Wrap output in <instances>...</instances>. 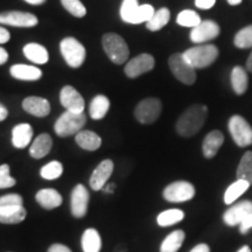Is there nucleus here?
Masks as SVG:
<instances>
[{
    "mask_svg": "<svg viewBox=\"0 0 252 252\" xmlns=\"http://www.w3.org/2000/svg\"><path fill=\"white\" fill-rule=\"evenodd\" d=\"M182 55L193 68L203 69L210 67L216 61L220 55V50L215 45L202 43L187 49Z\"/></svg>",
    "mask_w": 252,
    "mask_h": 252,
    "instance_id": "2",
    "label": "nucleus"
},
{
    "mask_svg": "<svg viewBox=\"0 0 252 252\" xmlns=\"http://www.w3.org/2000/svg\"><path fill=\"white\" fill-rule=\"evenodd\" d=\"M216 4V0H195V6L201 9H210Z\"/></svg>",
    "mask_w": 252,
    "mask_h": 252,
    "instance_id": "43",
    "label": "nucleus"
},
{
    "mask_svg": "<svg viewBox=\"0 0 252 252\" xmlns=\"http://www.w3.org/2000/svg\"><path fill=\"white\" fill-rule=\"evenodd\" d=\"M27 216V210L24 206H11L0 208V223L2 224H18Z\"/></svg>",
    "mask_w": 252,
    "mask_h": 252,
    "instance_id": "21",
    "label": "nucleus"
},
{
    "mask_svg": "<svg viewBox=\"0 0 252 252\" xmlns=\"http://www.w3.org/2000/svg\"><path fill=\"white\" fill-rule=\"evenodd\" d=\"M186 238L185 231L182 230H175L169 234L163 239L161 247H160V252H178L179 249L182 247Z\"/></svg>",
    "mask_w": 252,
    "mask_h": 252,
    "instance_id": "29",
    "label": "nucleus"
},
{
    "mask_svg": "<svg viewBox=\"0 0 252 252\" xmlns=\"http://www.w3.org/2000/svg\"><path fill=\"white\" fill-rule=\"evenodd\" d=\"M75 141L81 149L90 151V152L97 151L102 146V138L90 130H82L78 132L75 137Z\"/></svg>",
    "mask_w": 252,
    "mask_h": 252,
    "instance_id": "23",
    "label": "nucleus"
},
{
    "mask_svg": "<svg viewBox=\"0 0 252 252\" xmlns=\"http://www.w3.org/2000/svg\"><path fill=\"white\" fill-rule=\"evenodd\" d=\"M252 213L251 201H242L229 208L223 215V220L226 225L235 226L239 225L247 217Z\"/></svg>",
    "mask_w": 252,
    "mask_h": 252,
    "instance_id": "15",
    "label": "nucleus"
},
{
    "mask_svg": "<svg viewBox=\"0 0 252 252\" xmlns=\"http://www.w3.org/2000/svg\"><path fill=\"white\" fill-rule=\"evenodd\" d=\"M60 50H61L63 59L69 67L80 68L86 61L87 50L80 41L75 37H64L60 43Z\"/></svg>",
    "mask_w": 252,
    "mask_h": 252,
    "instance_id": "5",
    "label": "nucleus"
},
{
    "mask_svg": "<svg viewBox=\"0 0 252 252\" xmlns=\"http://www.w3.org/2000/svg\"><path fill=\"white\" fill-rule=\"evenodd\" d=\"M245 68H247V71L252 72V50H251V54L249 55V58L247 60V64H245Z\"/></svg>",
    "mask_w": 252,
    "mask_h": 252,
    "instance_id": "50",
    "label": "nucleus"
},
{
    "mask_svg": "<svg viewBox=\"0 0 252 252\" xmlns=\"http://www.w3.org/2000/svg\"><path fill=\"white\" fill-rule=\"evenodd\" d=\"M63 174V165L60 161H50L40 169L41 178L45 180H56Z\"/></svg>",
    "mask_w": 252,
    "mask_h": 252,
    "instance_id": "35",
    "label": "nucleus"
},
{
    "mask_svg": "<svg viewBox=\"0 0 252 252\" xmlns=\"http://www.w3.org/2000/svg\"><path fill=\"white\" fill-rule=\"evenodd\" d=\"M53 147V139L48 133H42L37 135L31 145L30 154L34 159H42L48 156Z\"/></svg>",
    "mask_w": 252,
    "mask_h": 252,
    "instance_id": "22",
    "label": "nucleus"
},
{
    "mask_svg": "<svg viewBox=\"0 0 252 252\" xmlns=\"http://www.w3.org/2000/svg\"><path fill=\"white\" fill-rule=\"evenodd\" d=\"M7 60H8V53L6 52L4 48L0 47V65L7 62Z\"/></svg>",
    "mask_w": 252,
    "mask_h": 252,
    "instance_id": "47",
    "label": "nucleus"
},
{
    "mask_svg": "<svg viewBox=\"0 0 252 252\" xmlns=\"http://www.w3.org/2000/svg\"><path fill=\"white\" fill-rule=\"evenodd\" d=\"M195 196V187L190 182L176 181L163 189V198L172 203H181Z\"/></svg>",
    "mask_w": 252,
    "mask_h": 252,
    "instance_id": "9",
    "label": "nucleus"
},
{
    "mask_svg": "<svg viewBox=\"0 0 252 252\" xmlns=\"http://www.w3.org/2000/svg\"><path fill=\"white\" fill-rule=\"evenodd\" d=\"M237 180H244L252 185V152L248 151L242 157L237 168Z\"/></svg>",
    "mask_w": 252,
    "mask_h": 252,
    "instance_id": "32",
    "label": "nucleus"
},
{
    "mask_svg": "<svg viewBox=\"0 0 252 252\" xmlns=\"http://www.w3.org/2000/svg\"><path fill=\"white\" fill-rule=\"evenodd\" d=\"M162 111V104L160 99L153 98H145L139 102L134 109V117L140 124L149 125L153 124L158 121Z\"/></svg>",
    "mask_w": 252,
    "mask_h": 252,
    "instance_id": "7",
    "label": "nucleus"
},
{
    "mask_svg": "<svg viewBox=\"0 0 252 252\" xmlns=\"http://www.w3.org/2000/svg\"><path fill=\"white\" fill-rule=\"evenodd\" d=\"M9 39H11L9 32L4 27H0V45H4V43L8 42Z\"/></svg>",
    "mask_w": 252,
    "mask_h": 252,
    "instance_id": "45",
    "label": "nucleus"
},
{
    "mask_svg": "<svg viewBox=\"0 0 252 252\" xmlns=\"http://www.w3.org/2000/svg\"><path fill=\"white\" fill-rule=\"evenodd\" d=\"M169 19H171V12L168 8L162 7L158 9L157 12H154L153 17L146 23L147 30L151 32L160 31L168 24Z\"/></svg>",
    "mask_w": 252,
    "mask_h": 252,
    "instance_id": "30",
    "label": "nucleus"
},
{
    "mask_svg": "<svg viewBox=\"0 0 252 252\" xmlns=\"http://www.w3.org/2000/svg\"><path fill=\"white\" fill-rule=\"evenodd\" d=\"M230 80H231V87L236 94H239V96H241V94H244L247 93L249 87V77L247 69L239 67V65H236V67L232 69Z\"/></svg>",
    "mask_w": 252,
    "mask_h": 252,
    "instance_id": "26",
    "label": "nucleus"
},
{
    "mask_svg": "<svg viewBox=\"0 0 252 252\" xmlns=\"http://www.w3.org/2000/svg\"><path fill=\"white\" fill-rule=\"evenodd\" d=\"M154 8L152 5H139V7L134 11V13L131 15L130 19L127 20V24H132V25H138V24H143V23H147L151 18L153 17L154 14Z\"/></svg>",
    "mask_w": 252,
    "mask_h": 252,
    "instance_id": "34",
    "label": "nucleus"
},
{
    "mask_svg": "<svg viewBox=\"0 0 252 252\" xmlns=\"http://www.w3.org/2000/svg\"><path fill=\"white\" fill-rule=\"evenodd\" d=\"M110 109V100L104 94H97L94 97V99L91 100L90 106H89V113L90 117L94 121H100L106 116Z\"/></svg>",
    "mask_w": 252,
    "mask_h": 252,
    "instance_id": "27",
    "label": "nucleus"
},
{
    "mask_svg": "<svg viewBox=\"0 0 252 252\" xmlns=\"http://www.w3.org/2000/svg\"><path fill=\"white\" fill-rule=\"evenodd\" d=\"M23 109L30 115L37 118H43L50 113V104L46 98L31 96L24 99Z\"/></svg>",
    "mask_w": 252,
    "mask_h": 252,
    "instance_id": "17",
    "label": "nucleus"
},
{
    "mask_svg": "<svg viewBox=\"0 0 252 252\" xmlns=\"http://www.w3.org/2000/svg\"><path fill=\"white\" fill-rule=\"evenodd\" d=\"M12 77L20 81H39L42 77V71L37 67L27 64H14L9 69Z\"/></svg>",
    "mask_w": 252,
    "mask_h": 252,
    "instance_id": "24",
    "label": "nucleus"
},
{
    "mask_svg": "<svg viewBox=\"0 0 252 252\" xmlns=\"http://www.w3.org/2000/svg\"><path fill=\"white\" fill-rule=\"evenodd\" d=\"M90 195L83 185H76L72 189L70 196V210L72 216L76 219H83L88 213Z\"/></svg>",
    "mask_w": 252,
    "mask_h": 252,
    "instance_id": "12",
    "label": "nucleus"
},
{
    "mask_svg": "<svg viewBox=\"0 0 252 252\" xmlns=\"http://www.w3.org/2000/svg\"><path fill=\"white\" fill-rule=\"evenodd\" d=\"M235 46L239 49L252 48V25L242 28L234 37Z\"/></svg>",
    "mask_w": 252,
    "mask_h": 252,
    "instance_id": "37",
    "label": "nucleus"
},
{
    "mask_svg": "<svg viewBox=\"0 0 252 252\" xmlns=\"http://www.w3.org/2000/svg\"><path fill=\"white\" fill-rule=\"evenodd\" d=\"M250 229H252V213L239 224V231L242 234H247Z\"/></svg>",
    "mask_w": 252,
    "mask_h": 252,
    "instance_id": "42",
    "label": "nucleus"
},
{
    "mask_svg": "<svg viewBox=\"0 0 252 252\" xmlns=\"http://www.w3.org/2000/svg\"><path fill=\"white\" fill-rule=\"evenodd\" d=\"M86 123L87 116L84 115V112L76 113L71 111H65L60 116L55 123V133L62 138L77 134L84 127Z\"/></svg>",
    "mask_w": 252,
    "mask_h": 252,
    "instance_id": "4",
    "label": "nucleus"
},
{
    "mask_svg": "<svg viewBox=\"0 0 252 252\" xmlns=\"http://www.w3.org/2000/svg\"><path fill=\"white\" fill-rule=\"evenodd\" d=\"M24 54L31 62L36 64H45L49 60L48 50L39 43H28L24 47Z\"/></svg>",
    "mask_w": 252,
    "mask_h": 252,
    "instance_id": "25",
    "label": "nucleus"
},
{
    "mask_svg": "<svg viewBox=\"0 0 252 252\" xmlns=\"http://www.w3.org/2000/svg\"><path fill=\"white\" fill-rule=\"evenodd\" d=\"M154 65H156V60H154L153 56L147 54V53H144V54H140L130 60L127 64L125 65L124 71L127 77L137 78L143 74H146V72L152 70Z\"/></svg>",
    "mask_w": 252,
    "mask_h": 252,
    "instance_id": "10",
    "label": "nucleus"
},
{
    "mask_svg": "<svg viewBox=\"0 0 252 252\" xmlns=\"http://www.w3.org/2000/svg\"><path fill=\"white\" fill-rule=\"evenodd\" d=\"M102 45L105 54L115 64L119 65L127 61L130 49H128L127 43L121 35L116 33L104 34Z\"/></svg>",
    "mask_w": 252,
    "mask_h": 252,
    "instance_id": "3",
    "label": "nucleus"
},
{
    "mask_svg": "<svg viewBox=\"0 0 252 252\" xmlns=\"http://www.w3.org/2000/svg\"><path fill=\"white\" fill-rule=\"evenodd\" d=\"M220 28L219 24L213 20H204L201 21L200 25L196 27L191 28L190 32V40L191 42L197 43V45H202L208 41H212L216 39L220 35Z\"/></svg>",
    "mask_w": 252,
    "mask_h": 252,
    "instance_id": "11",
    "label": "nucleus"
},
{
    "mask_svg": "<svg viewBox=\"0 0 252 252\" xmlns=\"http://www.w3.org/2000/svg\"><path fill=\"white\" fill-rule=\"evenodd\" d=\"M33 139V127L27 123L15 125L12 130V144L15 149L23 150Z\"/></svg>",
    "mask_w": 252,
    "mask_h": 252,
    "instance_id": "18",
    "label": "nucleus"
},
{
    "mask_svg": "<svg viewBox=\"0 0 252 252\" xmlns=\"http://www.w3.org/2000/svg\"><path fill=\"white\" fill-rule=\"evenodd\" d=\"M139 7V2L138 0H123L122 6H121V18L124 23H127V20L130 19L132 14L134 13V11Z\"/></svg>",
    "mask_w": 252,
    "mask_h": 252,
    "instance_id": "39",
    "label": "nucleus"
},
{
    "mask_svg": "<svg viewBox=\"0 0 252 252\" xmlns=\"http://www.w3.org/2000/svg\"><path fill=\"white\" fill-rule=\"evenodd\" d=\"M60 102L67 111L81 113L86 108V102H84L82 94L71 86L62 88L61 93H60Z\"/></svg>",
    "mask_w": 252,
    "mask_h": 252,
    "instance_id": "13",
    "label": "nucleus"
},
{
    "mask_svg": "<svg viewBox=\"0 0 252 252\" xmlns=\"http://www.w3.org/2000/svg\"><path fill=\"white\" fill-rule=\"evenodd\" d=\"M185 219V213L180 209H168L165 210V212L160 213L157 217L158 225L162 226H171L173 224H176V223L181 222L182 220Z\"/></svg>",
    "mask_w": 252,
    "mask_h": 252,
    "instance_id": "31",
    "label": "nucleus"
},
{
    "mask_svg": "<svg viewBox=\"0 0 252 252\" xmlns=\"http://www.w3.org/2000/svg\"><path fill=\"white\" fill-rule=\"evenodd\" d=\"M237 252H251V249L249 248L248 245H244V247H242Z\"/></svg>",
    "mask_w": 252,
    "mask_h": 252,
    "instance_id": "53",
    "label": "nucleus"
},
{
    "mask_svg": "<svg viewBox=\"0 0 252 252\" xmlns=\"http://www.w3.org/2000/svg\"><path fill=\"white\" fill-rule=\"evenodd\" d=\"M226 1H228L229 5H231V6H237V5L241 4V2L243 1V0H226Z\"/></svg>",
    "mask_w": 252,
    "mask_h": 252,
    "instance_id": "52",
    "label": "nucleus"
},
{
    "mask_svg": "<svg viewBox=\"0 0 252 252\" xmlns=\"http://www.w3.org/2000/svg\"><path fill=\"white\" fill-rule=\"evenodd\" d=\"M61 4L74 17L83 18L87 14L86 6L80 0H61Z\"/></svg>",
    "mask_w": 252,
    "mask_h": 252,
    "instance_id": "38",
    "label": "nucleus"
},
{
    "mask_svg": "<svg viewBox=\"0 0 252 252\" xmlns=\"http://www.w3.org/2000/svg\"><path fill=\"white\" fill-rule=\"evenodd\" d=\"M11 206H24V200L19 194H7L0 196V208Z\"/></svg>",
    "mask_w": 252,
    "mask_h": 252,
    "instance_id": "41",
    "label": "nucleus"
},
{
    "mask_svg": "<svg viewBox=\"0 0 252 252\" xmlns=\"http://www.w3.org/2000/svg\"><path fill=\"white\" fill-rule=\"evenodd\" d=\"M7 116H8V110L6 109V106H4L1 103H0V122L5 121V119L7 118Z\"/></svg>",
    "mask_w": 252,
    "mask_h": 252,
    "instance_id": "48",
    "label": "nucleus"
},
{
    "mask_svg": "<svg viewBox=\"0 0 252 252\" xmlns=\"http://www.w3.org/2000/svg\"><path fill=\"white\" fill-rule=\"evenodd\" d=\"M83 252H99L102 249V238L96 229H87L81 239Z\"/></svg>",
    "mask_w": 252,
    "mask_h": 252,
    "instance_id": "28",
    "label": "nucleus"
},
{
    "mask_svg": "<svg viewBox=\"0 0 252 252\" xmlns=\"http://www.w3.org/2000/svg\"><path fill=\"white\" fill-rule=\"evenodd\" d=\"M168 65L171 69L172 74L174 75L176 80L186 86H191L196 81V69L191 67L189 63L186 61L184 55L180 53H176L169 56Z\"/></svg>",
    "mask_w": 252,
    "mask_h": 252,
    "instance_id": "6",
    "label": "nucleus"
},
{
    "mask_svg": "<svg viewBox=\"0 0 252 252\" xmlns=\"http://www.w3.org/2000/svg\"><path fill=\"white\" fill-rule=\"evenodd\" d=\"M207 116L208 108L206 105L195 104L189 106L176 122V132L181 137H193L203 127Z\"/></svg>",
    "mask_w": 252,
    "mask_h": 252,
    "instance_id": "1",
    "label": "nucleus"
},
{
    "mask_svg": "<svg viewBox=\"0 0 252 252\" xmlns=\"http://www.w3.org/2000/svg\"><path fill=\"white\" fill-rule=\"evenodd\" d=\"M39 20L34 14L27 13V12L9 11L0 13V24L6 26L13 27H34L36 26Z\"/></svg>",
    "mask_w": 252,
    "mask_h": 252,
    "instance_id": "14",
    "label": "nucleus"
},
{
    "mask_svg": "<svg viewBox=\"0 0 252 252\" xmlns=\"http://www.w3.org/2000/svg\"><path fill=\"white\" fill-rule=\"evenodd\" d=\"M228 127L237 146L248 147L252 145V127L242 116H232L229 119Z\"/></svg>",
    "mask_w": 252,
    "mask_h": 252,
    "instance_id": "8",
    "label": "nucleus"
},
{
    "mask_svg": "<svg viewBox=\"0 0 252 252\" xmlns=\"http://www.w3.org/2000/svg\"><path fill=\"white\" fill-rule=\"evenodd\" d=\"M190 252H210V248L208 247L207 244L201 243V244H197L196 247L191 249Z\"/></svg>",
    "mask_w": 252,
    "mask_h": 252,
    "instance_id": "46",
    "label": "nucleus"
},
{
    "mask_svg": "<svg viewBox=\"0 0 252 252\" xmlns=\"http://www.w3.org/2000/svg\"><path fill=\"white\" fill-rule=\"evenodd\" d=\"M36 202L42 207L43 209L53 210L59 208L62 204V196L58 190L52 188L41 189L35 195Z\"/></svg>",
    "mask_w": 252,
    "mask_h": 252,
    "instance_id": "19",
    "label": "nucleus"
},
{
    "mask_svg": "<svg viewBox=\"0 0 252 252\" xmlns=\"http://www.w3.org/2000/svg\"><path fill=\"white\" fill-rule=\"evenodd\" d=\"M201 17L195 11L191 9H185V11L180 12L176 17V24L180 25L182 27H190L194 28L197 25L201 24Z\"/></svg>",
    "mask_w": 252,
    "mask_h": 252,
    "instance_id": "36",
    "label": "nucleus"
},
{
    "mask_svg": "<svg viewBox=\"0 0 252 252\" xmlns=\"http://www.w3.org/2000/svg\"><path fill=\"white\" fill-rule=\"evenodd\" d=\"M15 184H17V181L9 174V166L7 163L0 166V189L11 188Z\"/></svg>",
    "mask_w": 252,
    "mask_h": 252,
    "instance_id": "40",
    "label": "nucleus"
},
{
    "mask_svg": "<svg viewBox=\"0 0 252 252\" xmlns=\"http://www.w3.org/2000/svg\"><path fill=\"white\" fill-rule=\"evenodd\" d=\"M223 143H224V135L219 130H214L209 132L204 138L202 144V152L203 156L207 159H212L219 152Z\"/></svg>",
    "mask_w": 252,
    "mask_h": 252,
    "instance_id": "20",
    "label": "nucleus"
},
{
    "mask_svg": "<svg viewBox=\"0 0 252 252\" xmlns=\"http://www.w3.org/2000/svg\"><path fill=\"white\" fill-rule=\"evenodd\" d=\"M25 1L28 2L31 5H42L45 4L46 0H25Z\"/></svg>",
    "mask_w": 252,
    "mask_h": 252,
    "instance_id": "51",
    "label": "nucleus"
},
{
    "mask_svg": "<svg viewBox=\"0 0 252 252\" xmlns=\"http://www.w3.org/2000/svg\"><path fill=\"white\" fill-rule=\"evenodd\" d=\"M115 188H116V185L115 184H106L103 187L102 190L104 191V193H106V194H112L113 190H115Z\"/></svg>",
    "mask_w": 252,
    "mask_h": 252,
    "instance_id": "49",
    "label": "nucleus"
},
{
    "mask_svg": "<svg viewBox=\"0 0 252 252\" xmlns=\"http://www.w3.org/2000/svg\"><path fill=\"white\" fill-rule=\"evenodd\" d=\"M113 167L115 166H113L112 160L105 159L94 168L89 180L90 187L93 190H102L104 186L108 184L109 179L111 178L113 173Z\"/></svg>",
    "mask_w": 252,
    "mask_h": 252,
    "instance_id": "16",
    "label": "nucleus"
},
{
    "mask_svg": "<svg viewBox=\"0 0 252 252\" xmlns=\"http://www.w3.org/2000/svg\"><path fill=\"white\" fill-rule=\"evenodd\" d=\"M48 252H72V251L67 247V245L56 243V244L50 245L48 249Z\"/></svg>",
    "mask_w": 252,
    "mask_h": 252,
    "instance_id": "44",
    "label": "nucleus"
},
{
    "mask_svg": "<svg viewBox=\"0 0 252 252\" xmlns=\"http://www.w3.org/2000/svg\"><path fill=\"white\" fill-rule=\"evenodd\" d=\"M249 187H250V184L244 180H237L231 184L225 190L224 202L226 204H232L241 195H243L248 190Z\"/></svg>",
    "mask_w": 252,
    "mask_h": 252,
    "instance_id": "33",
    "label": "nucleus"
}]
</instances>
